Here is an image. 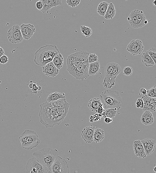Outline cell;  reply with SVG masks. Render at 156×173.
Here are the masks:
<instances>
[{"instance_id":"6da1fadb","label":"cell","mask_w":156,"mask_h":173,"mask_svg":"<svg viewBox=\"0 0 156 173\" xmlns=\"http://www.w3.org/2000/svg\"><path fill=\"white\" fill-rule=\"evenodd\" d=\"M70 105L65 99L40 104L39 117L41 123L46 128L59 125L67 115Z\"/></svg>"},{"instance_id":"7a4b0ae2","label":"cell","mask_w":156,"mask_h":173,"mask_svg":"<svg viewBox=\"0 0 156 173\" xmlns=\"http://www.w3.org/2000/svg\"><path fill=\"white\" fill-rule=\"evenodd\" d=\"M60 53L56 45H45L35 52L34 61L36 65L43 67L52 62L54 57Z\"/></svg>"},{"instance_id":"3957f363","label":"cell","mask_w":156,"mask_h":173,"mask_svg":"<svg viewBox=\"0 0 156 173\" xmlns=\"http://www.w3.org/2000/svg\"><path fill=\"white\" fill-rule=\"evenodd\" d=\"M100 97L105 110L113 109L118 111L121 107L122 99L118 91L105 90L100 95Z\"/></svg>"},{"instance_id":"277c9868","label":"cell","mask_w":156,"mask_h":173,"mask_svg":"<svg viewBox=\"0 0 156 173\" xmlns=\"http://www.w3.org/2000/svg\"><path fill=\"white\" fill-rule=\"evenodd\" d=\"M59 154V152L57 149L48 148L34 152L33 155L44 167L49 170Z\"/></svg>"},{"instance_id":"5b68a950","label":"cell","mask_w":156,"mask_h":173,"mask_svg":"<svg viewBox=\"0 0 156 173\" xmlns=\"http://www.w3.org/2000/svg\"><path fill=\"white\" fill-rule=\"evenodd\" d=\"M19 138L22 147L26 150H32L38 147L40 143L36 132L30 130H25Z\"/></svg>"},{"instance_id":"8992f818","label":"cell","mask_w":156,"mask_h":173,"mask_svg":"<svg viewBox=\"0 0 156 173\" xmlns=\"http://www.w3.org/2000/svg\"><path fill=\"white\" fill-rule=\"evenodd\" d=\"M90 53L86 51H81L71 54L67 60V71L70 74L80 64L88 60Z\"/></svg>"},{"instance_id":"52a82bcc","label":"cell","mask_w":156,"mask_h":173,"mask_svg":"<svg viewBox=\"0 0 156 173\" xmlns=\"http://www.w3.org/2000/svg\"><path fill=\"white\" fill-rule=\"evenodd\" d=\"M51 173H69V166L65 159L58 156L49 170Z\"/></svg>"},{"instance_id":"ba28073f","label":"cell","mask_w":156,"mask_h":173,"mask_svg":"<svg viewBox=\"0 0 156 173\" xmlns=\"http://www.w3.org/2000/svg\"><path fill=\"white\" fill-rule=\"evenodd\" d=\"M89 63L88 60L80 64V65L70 74L79 80H84L89 77Z\"/></svg>"},{"instance_id":"9c48e42d","label":"cell","mask_w":156,"mask_h":173,"mask_svg":"<svg viewBox=\"0 0 156 173\" xmlns=\"http://www.w3.org/2000/svg\"><path fill=\"white\" fill-rule=\"evenodd\" d=\"M26 168V173H47L49 170L41 165L35 158L29 159Z\"/></svg>"},{"instance_id":"30bf717a","label":"cell","mask_w":156,"mask_h":173,"mask_svg":"<svg viewBox=\"0 0 156 173\" xmlns=\"http://www.w3.org/2000/svg\"><path fill=\"white\" fill-rule=\"evenodd\" d=\"M116 63L111 62L108 63L105 68V78L103 86L107 89H111L115 85V81L112 78V73Z\"/></svg>"},{"instance_id":"8fae6325","label":"cell","mask_w":156,"mask_h":173,"mask_svg":"<svg viewBox=\"0 0 156 173\" xmlns=\"http://www.w3.org/2000/svg\"><path fill=\"white\" fill-rule=\"evenodd\" d=\"M7 36L9 42L13 44H19L24 40L20 27L18 25H15L9 29Z\"/></svg>"},{"instance_id":"7c38bea8","label":"cell","mask_w":156,"mask_h":173,"mask_svg":"<svg viewBox=\"0 0 156 173\" xmlns=\"http://www.w3.org/2000/svg\"><path fill=\"white\" fill-rule=\"evenodd\" d=\"M144 49L143 43L139 39L131 41L127 48V51L133 56L141 54Z\"/></svg>"},{"instance_id":"4fadbf2b","label":"cell","mask_w":156,"mask_h":173,"mask_svg":"<svg viewBox=\"0 0 156 173\" xmlns=\"http://www.w3.org/2000/svg\"><path fill=\"white\" fill-rule=\"evenodd\" d=\"M144 103V107L143 110L144 112L148 111L151 113L155 112L156 109V98H151L144 95L141 97Z\"/></svg>"},{"instance_id":"5bb4252c","label":"cell","mask_w":156,"mask_h":173,"mask_svg":"<svg viewBox=\"0 0 156 173\" xmlns=\"http://www.w3.org/2000/svg\"><path fill=\"white\" fill-rule=\"evenodd\" d=\"M20 27L23 38L25 40L30 39L35 32V28L33 24H23L21 25Z\"/></svg>"},{"instance_id":"9a60e30c","label":"cell","mask_w":156,"mask_h":173,"mask_svg":"<svg viewBox=\"0 0 156 173\" xmlns=\"http://www.w3.org/2000/svg\"><path fill=\"white\" fill-rule=\"evenodd\" d=\"M97 128L96 126L93 127L92 125L85 127L81 131V135L85 142L87 143H91L93 142L94 132Z\"/></svg>"},{"instance_id":"2e32d148","label":"cell","mask_w":156,"mask_h":173,"mask_svg":"<svg viewBox=\"0 0 156 173\" xmlns=\"http://www.w3.org/2000/svg\"><path fill=\"white\" fill-rule=\"evenodd\" d=\"M141 141L146 156L152 154L155 147V141L151 138H146Z\"/></svg>"},{"instance_id":"e0dca14e","label":"cell","mask_w":156,"mask_h":173,"mask_svg":"<svg viewBox=\"0 0 156 173\" xmlns=\"http://www.w3.org/2000/svg\"><path fill=\"white\" fill-rule=\"evenodd\" d=\"M42 70L43 73L49 77H55L59 73V70L55 66L52 61L42 67Z\"/></svg>"},{"instance_id":"ac0fdd59","label":"cell","mask_w":156,"mask_h":173,"mask_svg":"<svg viewBox=\"0 0 156 173\" xmlns=\"http://www.w3.org/2000/svg\"><path fill=\"white\" fill-rule=\"evenodd\" d=\"M134 152L137 157L140 158H145L146 154L141 141L139 140H135L133 143Z\"/></svg>"},{"instance_id":"d6986e66","label":"cell","mask_w":156,"mask_h":173,"mask_svg":"<svg viewBox=\"0 0 156 173\" xmlns=\"http://www.w3.org/2000/svg\"><path fill=\"white\" fill-rule=\"evenodd\" d=\"M44 6L40 10L43 13H48L51 8L62 5L61 0H43Z\"/></svg>"},{"instance_id":"ffe728a7","label":"cell","mask_w":156,"mask_h":173,"mask_svg":"<svg viewBox=\"0 0 156 173\" xmlns=\"http://www.w3.org/2000/svg\"><path fill=\"white\" fill-rule=\"evenodd\" d=\"M103 106V104L99 98H94L89 101L88 106L90 110L94 113H97V110L100 107Z\"/></svg>"},{"instance_id":"44dd1931","label":"cell","mask_w":156,"mask_h":173,"mask_svg":"<svg viewBox=\"0 0 156 173\" xmlns=\"http://www.w3.org/2000/svg\"><path fill=\"white\" fill-rule=\"evenodd\" d=\"M141 120L142 123L146 126L152 124L154 122L152 113L148 111H144L141 116Z\"/></svg>"},{"instance_id":"7402d4cb","label":"cell","mask_w":156,"mask_h":173,"mask_svg":"<svg viewBox=\"0 0 156 173\" xmlns=\"http://www.w3.org/2000/svg\"><path fill=\"white\" fill-rule=\"evenodd\" d=\"M142 62L146 67H152L155 64L147 52H144L141 56Z\"/></svg>"},{"instance_id":"603a6c76","label":"cell","mask_w":156,"mask_h":173,"mask_svg":"<svg viewBox=\"0 0 156 173\" xmlns=\"http://www.w3.org/2000/svg\"><path fill=\"white\" fill-rule=\"evenodd\" d=\"M134 11L135 17L139 22L140 28L145 26L144 22L146 19L143 11L137 10Z\"/></svg>"},{"instance_id":"cb8c5ba5","label":"cell","mask_w":156,"mask_h":173,"mask_svg":"<svg viewBox=\"0 0 156 173\" xmlns=\"http://www.w3.org/2000/svg\"><path fill=\"white\" fill-rule=\"evenodd\" d=\"M100 64L99 61L89 64V75L94 76L97 74L100 70Z\"/></svg>"},{"instance_id":"d4e9b609","label":"cell","mask_w":156,"mask_h":173,"mask_svg":"<svg viewBox=\"0 0 156 173\" xmlns=\"http://www.w3.org/2000/svg\"><path fill=\"white\" fill-rule=\"evenodd\" d=\"M104 138V131L100 128H96L94 133L93 141L96 143H99L101 142Z\"/></svg>"},{"instance_id":"484cf974","label":"cell","mask_w":156,"mask_h":173,"mask_svg":"<svg viewBox=\"0 0 156 173\" xmlns=\"http://www.w3.org/2000/svg\"><path fill=\"white\" fill-rule=\"evenodd\" d=\"M115 7L112 3L109 4L106 12L104 15V19H112L116 15Z\"/></svg>"},{"instance_id":"4316f807","label":"cell","mask_w":156,"mask_h":173,"mask_svg":"<svg viewBox=\"0 0 156 173\" xmlns=\"http://www.w3.org/2000/svg\"><path fill=\"white\" fill-rule=\"evenodd\" d=\"M128 20L131 27L133 28H140L138 21L135 17L134 11H132L128 18Z\"/></svg>"},{"instance_id":"83f0119b","label":"cell","mask_w":156,"mask_h":173,"mask_svg":"<svg viewBox=\"0 0 156 173\" xmlns=\"http://www.w3.org/2000/svg\"><path fill=\"white\" fill-rule=\"evenodd\" d=\"M52 62L55 66L59 70L63 67L64 58L60 52L54 57Z\"/></svg>"},{"instance_id":"f1b7e54d","label":"cell","mask_w":156,"mask_h":173,"mask_svg":"<svg viewBox=\"0 0 156 173\" xmlns=\"http://www.w3.org/2000/svg\"><path fill=\"white\" fill-rule=\"evenodd\" d=\"M65 94L64 93L55 92L51 93L48 97L46 102H50L57 101V100L65 99Z\"/></svg>"},{"instance_id":"f546056e","label":"cell","mask_w":156,"mask_h":173,"mask_svg":"<svg viewBox=\"0 0 156 173\" xmlns=\"http://www.w3.org/2000/svg\"><path fill=\"white\" fill-rule=\"evenodd\" d=\"M109 4L106 2H102L98 5L97 12L100 15L104 17L106 12Z\"/></svg>"},{"instance_id":"4dcf8cb0","label":"cell","mask_w":156,"mask_h":173,"mask_svg":"<svg viewBox=\"0 0 156 173\" xmlns=\"http://www.w3.org/2000/svg\"><path fill=\"white\" fill-rule=\"evenodd\" d=\"M105 115L103 118L109 117L113 119L116 115L117 111L113 109H107L105 110Z\"/></svg>"},{"instance_id":"1f68e13d","label":"cell","mask_w":156,"mask_h":173,"mask_svg":"<svg viewBox=\"0 0 156 173\" xmlns=\"http://www.w3.org/2000/svg\"><path fill=\"white\" fill-rule=\"evenodd\" d=\"M81 31L82 35L87 37H89L92 35V30L90 27L85 26H81Z\"/></svg>"},{"instance_id":"d6a6232c","label":"cell","mask_w":156,"mask_h":173,"mask_svg":"<svg viewBox=\"0 0 156 173\" xmlns=\"http://www.w3.org/2000/svg\"><path fill=\"white\" fill-rule=\"evenodd\" d=\"M121 69L118 64L116 63L115 66H114L112 73V78L113 80L115 81V79L118 75L121 72Z\"/></svg>"},{"instance_id":"836d02e7","label":"cell","mask_w":156,"mask_h":173,"mask_svg":"<svg viewBox=\"0 0 156 173\" xmlns=\"http://www.w3.org/2000/svg\"><path fill=\"white\" fill-rule=\"evenodd\" d=\"M146 95L148 97L156 98V86L155 85L150 89L147 90Z\"/></svg>"},{"instance_id":"e575fe53","label":"cell","mask_w":156,"mask_h":173,"mask_svg":"<svg viewBox=\"0 0 156 173\" xmlns=\"http://www.w3.org/2000/svg\"><path fill=\"white\" fill-rule=\"evenodd\" d=\"M149 55L150 56L154 62L156 64V49L155 48H152L147 51Z\"/></svg>"},{"instance_id":"d590c367","label":"cell","mask_w":156,"mask_h":173,"mask_svg":"<svg viewBox=\"0 0 156 173\" xmlns=\"http://www.w3.org/2000/svg\"><path fill=\"white\" fill-rule=\"evenodd\" d=\"M80 0H67L66 3L69 6L72 8L75 7L80 3Z\"/></svg>"},{"instance_id":"8d00e7d4","label":"cell","mask_w":156,"mask_h":173,"mask_svg":"<svg viewBox=\"0 0 156 173\" xmlns=\"http://www.w3.org/2000/svg\"><path fill=\"white\" fill-rule=\"evenodd\" d=\"M98 61V57L95 53L89 54L88 58V62L89 64Z\"/></svg>"},{"instance_id":"74e56055","label":"cell","mask_w":156,"mask_h":173,"mask_svg":"<svg viewBox=\"0 0 156 173\" xmlns=\"http://www.w3.org/2000/svg\"><path fill=\"white\" fill-rule=\"evenodd\" d=\"M133 72V69L132 67L129 66L124 68L123 73L125 76H129L131 75Z\"/></svg>"},{"instance_id":"f35d334b","label":"cell","mask_w":156,"mask_h":173,"mask_svg":"<svg viewBox=\"0 0 156 173\" xmlns=\"http://www.w3.org/2000/svg\"><path fill=\"white\" fill-rule=\"evenodd\" d=\"M102 117L101 116L98 114V113L95 114V115H92L90 118V122H94L97 121L98 120H101V118Z\"/></svg>"},{"instance_id":"ab89813d","label":"cell","mask_w":156,"mask_h":173,"mask_svg":"<svg viewBox=\"0 0 156 173\" xmlns=\"http://www.w3.org/2000/svg\"><path fill=\"white\" fill-rule=\"evenodd\" d=\"M136 107L137 108L143 109L144 107V103L143 100L141 98L137 100L136 103Z\"/></svg>"},{"instance_id":"60d3db41","label":"cell","mask_w":156,"mask_h":173,"mask_svg":"<svg viewBox=\"0 0 156 173\" xmlns=\"http://www.w3.org/2000/svg\"><path fill=\"white\" fill-rule=\"evenodd\" d=\"M44 6V2L43 0L38 1L36 2V8L40 10H42Z\"/></svg>"},{"instance_id":"b9f144b4","label":"cell","mask_w":156,"mask_h":173,"mask_svg":"<svg viewBox=\"0 0 156 173\" xmlns=\"http://www.w3.org/2000/svg\"><path fill=\"white\" fill-rule=\"evenodd\" d=\"M8 59L7 56L4 55L0 58V63L1 64H4L8 63Z\"/></svg>"},{"instance_id":"7bdbcfd3","label":"cell","mask_w":156,"mask_h":173,"mask_svg":"<svg viewBox=\"0 0 156 173\" xmlns=\"http://www.w3.org/2000/svg\"><path fill=\"white\" fill-rule=\"evenodd\" d=\"M105 109L103 108V106H101L98 109L97 113L98 114L101 116L102 117H103L105 115Z\"/></svg>"},{"instance_id":"ee69618b","label":"cell","mask_w":156,"mask_h":173,"mask_svg":"<svg viewBox=\"0 0 156 173\" xmlns=\"http://www.w3.org/2000/svg\"><path fill=\"white\" fill-rule=\"evenodd\" d=\"M104 122L107 124L111 123L114 121L113 119L109 117H106L104 118Z\"/></svg>"},{"instance_id":"f6af8a7d","label":"cell","mask_w":156,"mask_h":173,"mask_svg":"<svg viewBox=\"0 0 156 173\" xmlns=\"http://www.w3.org/2000/svg\"><path fill=\"white\" fill-rule=\"evenodd\" d=\"M140 92L144 95H146L147 90L145 88H142L140 90Z\"/></svg>"},{"instance_id":"bcb514c9","label":"cell","mask_w":156,"mask_h":173,"mask_svg":"<svg viewBox=\"0 0 156 173\" xmlns=\"http://www.w3.org/2000/svg\"><path fill=\"white\" fill-rule=\"evenodd\" d=\"M4 55V52L3 49L0 47V58Z\"/></svg>"},{"instance_id":"7dc6e473","label":"cell","mask_w":156,"mask_h":173,"mask_svg":"<svg viewBox=\"0 0 156 173\" xmlns=\"http://www.w3.org/2000/svg\"><path fill=\"white\" fill-rule=\"evenodd\" d=\"M156 1L155 0V1H153V5H154V6H156Z\"/></svg>"},{"instance_id":"c3c4849f","label":"cell","mask_w":156,"mask_h":173,"mask_svg":"<svg viewBox=\"0 0 156 173\" xmlns=\"http://www.w3.org/2000/svg\"><path fill=\"white\" fill-rule=\"evenodd\" d=\"M155 168H156V167H155L154 168H153V169L154 170V171H155V172H156V171H155V170H155Z\"/></svg>"},{"instance_id":"681fc988","label":"cell","mask_w":156,"mask_h":173,"mask_svg":"<svg viewBox=\"0 0 156 173\" xmlns=\"http://www.w3.org/2000/svg\"><path fill=\"white\" fill-rule=\"evenodd\" d=\"M47 173H51V172H50V171L49 170V171H48V172Z\"/></svg>"}]
</instances>
